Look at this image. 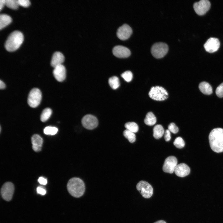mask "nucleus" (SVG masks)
<instances>
[{
	"mask_svg": "<svg viewBox=\"0 0 223 223\" xmlns=\"http://www.w3.org/2000/svg\"><path fill=\"white\" fill-rule=\"evenodd\" d=\"M1 126H0V132H1Z\"/></svg>",
	"mask_w": 223,
	"mask_h": 223,
	"instance_id": "40",
	"label": "nucleus"
},
{
	"mask_svg": "<svg viewBox=\"0 0 223 223\" xmlns=\"http://www.w3.org/2000/svg\"><path fill=\"white\" fill-rule=\"evenodd\" d=\"M132 33L131 27L125 24L119 27L117 29L116 34L118 37L121 40H125L129 38Z\"/></svg>",
	"mask_w": 223,
	"mask_h": 223,
	"instance_id": "13",
	"label": "nucleus"
},
{
	"mask_svg": "<svg viewBox=\"0 0 223 223\" xmlns=\"http://www.w3.org/2000/svg\"><path fill=\"white\" fill-rule=\"evenodd\" d=\"M11 17L7 15L2 14L0 15V29L5 27L11 22Z\"/></svg>",
	"mask_w": 223,
	"mask_h": 223,
	"instance_id": "20",
	"label": "nucleus"
},
{
	"mask_svg": "<svg viewBox=\"0 0 223 223\" xmlns=\"http://www.w3.org/2000/svg\"><path fill=\"white\" fill-rule=\"evenodd\" d=\"M53 74L57 81H63L66 77V71L65 67L62 64L57 66L54 68Z\"/></svg>",
	"mask_w": 223,
	"mask_h": 223,
	"instance_id": "15",
	"label": "nucleus"
},
{
	"mask_svg": "<svg viewBox=\"0 0 223 223\" xmlns=\"http://www.w3.org/2000/svg\"><path fill=\"white\" fill-rule=\"evenodd\" d=\"M177 158L173 156H170L167 158L164 162L163 170L164 172L169 173L174 172L175 168L177 165Z\"/></svg>",
	"mask_w": 223,
	"mask_h": 223,
	"instance_id": "11",
	"label": "nucleus"
},
{
	"mask_svg": "<svg viewBox=\"0 0 223 223\" xmlns=\"http://www.w3.org/2000/svg\"><path fill=\"white\" fill-rule=\"evenodd\" d=\"M5 84L1 80L0 81V88L1 89H3L6 87Z\"/></svg>",
	"mask_w": 223,
	"mask_h": 223,
	"instance_id": "38",
	"label": "nucleus"
},
{
	"mask_svg": "<svg viewBox=\"0 0 223 223\" xmlns=\"http://www.w3.org/2000/svg\"><path fill=\"white\" fill-rule=\"evenodd\" d=\"M19 5L24 7H27L29 6L30 4L29 0H17Z\"/></svg>",
	"mask_w": 223,
	"mask_h": 223,
	"instance_id": "33",
	"label": "nucleus"
},
{
	"mask_svg": "<svg viewBox=\"0 0 223 223\" xmlns=\"http://www.w3.org/2000/svg\"><path fill=\"white\" fill-rule=\"evenodd\" d=\"M149 95L152 99L158 101L164 100L168 97V94L166 90L163 87L158 86L152 87Z\"/></svg>",
	"mask_w": 223,
	"mask_h": 223,
	"instance_id": "4",
	"label": "nucleus"
},
{
	"mask_svg": "<svg viewBox=\"0 0 223 223\" xmlns=\"http://www.w3.org/2000/svg\"><path fill=\"white\" fill-rule=\"evenodd\" d=\"M4 5H5V0H0V11H1Z\"/></svg>",
	"mask_w": 223,
	"mask_h": 223,
	"instance_id": "37",
	"label": "nucleus"
},
{
	"mask_svg": "<svg viewBox=\"0 0 223 223\" xmlns=\"http://www.w3.org/2000/svg\"><path fill=\"white\" fill-rule=\"evenodd\" d=\"M137 190L142 196L146 198L151 197L153 194V189L151 185L143 181H140L136 185Z\"/></svg>",
	"mask_w": 223,
	"mask_h": 223,
	"instance_id": "7",
	"label": "nucleus"
},
{
	"mask_svg": "<svg viewBox=\"0 0 223 223\" xmlns=\"http://www.w3.org/2000/svg\"><path fill=\"white\" fill-rule=\"evenodd\" d=\"M67 188L70 194L76 198H79L84 194L85 185L83 181L77 177H73L68 181Z\"/></svg>",
	"mask_w": 223,
	"mask_h": 223,
	"instance_id": "2",
	"label": "nucleus"
},
{
	"mask_svg": "<svg viewBox=\"0 0 223 223\" xmlns=\"http://www.w3.org/2000/svg\"><path fill=\"white\" fill-rule=\"evenodd\" d=\"M164 133V129L160 125H157L153 129V136L156 139H159L162 137Z\"/></svg>",
	"mask_w": 223,
	"mask_h": 223,
	"instance_id": "21",
	"label": "nucleus"
},
{
	"mask_svg": "<svg viewBox=\"0 0 223 223\" xmlns=\"http://www.w3.org/2000/svg\"><path fill=\"white\" fill-rule=\"evenodd\" d=\"M52 113L51 109L47 108L43 111L40 116V120L42 122H44L47 120L50 117Z\"/></svg>",
	"mask_w": 223,
	"mask_h": 223,
	"instance_id": "24",
	"label": "nucleus"
},
{
	"mask_svg": "<svg viewBox=\"0 0 223 223\" xmlns=\"http://www.w3.org/2000/svg\"><path fill=\"white\" fill-rule=\"evenodd\" d=\"M32 148L35 151H40L42 149L43 142L42 138L38 134H34L31 138Z\"/></svg>",
	"mask_w": 223,
	"mask_h": 223,
	"instance_id": "17",
	"label": "nucleus"
},
{
	"mask_svg": "<svg viewBox=\"0 0 223 223\" xmlns=\"http://www.w3.org/2000/svg\"><path fill=\"white\" fill-rule=\"evenodd\" d=\"M164 138L165 140L167 142L169 141L171 139L170 132L168 129L166 130L165 131Z\"/></svg>",
	"mask_w": 223,
	"mask_h": 223,
	"instance_id": "35",
	"label": "nucleus"
},
{
	"mask_svg": "<svg viewBox=\"0 0 223 223\" xmlns=\"http://www.w3.org/2000/svg\"><path fill=\"white\" fill-rule=\"evenodd\" d=\"M64 60V56L61 53L58 51L55 52L52 55L50 63L51 65L54 68L58 65L62 64Z\"/></svg>",
	"mask_w": 223,
	"mask_h": 223,
	"instance_id": "18",
	"label": "nucleus"
},
{
	"mask_svg": "<svg viewBox=\"0 0 223 223\" xmlns=\"http://www.w3.org/2000/svg\"><path fill=\"white\" fill-rule=\"evenodd\" d=\"M211 149L216 153L223 152V129L216 128L212 129L209 135Z\"/></svg>",
	"mask_w": 223,
	"mask_h": 223,
	"instance_id": "1",
	"label": "nucleus"
},
{
	"mask_svg": "<svg viewBox=\"0 0 223 223\" xmlns=\"http://www.w3.org/2000/svg\"><path fill=\"white\" fill-rule=\"evenodd\" d=\"M38 181V182L42 185H46L47 183V179L43 177H39Z\"/></svg>",
	"mask_w": 223,
	"mask_h": 223,
	"instance_id": "36",
	"label": "nucleus"
},
{
	"mask_svg": "<svg viewBox=\"0 0 223 223\" xmlns=\"http://www.w3.org/2000/svg\"><path fill=\"white\" fill-rule=\"evenodd\" d=\"M23 40L24 36L21 32L14 31L9 35L6 41L5 49L8 51H14L19 47Z\"/></svg>",
	"mask_w": 223,
	"mask_h": 223,
	"instance_id": "3",
	"label": "nucleus"
},
{
	"mask_svg": "<svg viewBox=\"0 0 223 223\" xmlns=\"http://www.w3.org/2000/svg\"><path fill=\"white\" fill-rule=\"evenodd\" d=\"M199 88L201 92L206 95H210L212 93V88L208 82L203 81L199 85Z\"/></svg>",
	"mask_w": 223,
	"mask_h": 223,
	"instance_id": "19",
	"label": "nucleus"
},
{
	"mask_svg": "<svg viewBox=\"0 0 223 223\" xmlns=\"http://www.w3.org/2000/svg\"><path fill=\"white\" fill-rule=\"evenodd\" d=\"M81 123L87 129L92 130L96 128L98 124L97 119L94 116L88 114L85 116L81 120Z\"/></svg>",
	"mask_w": 223,
	"mask_h": 223,
	"instance_id": "9",
	"label": "nucleus"
},
{
	"mask_svg": "<svg viewBox=\"0 0 223 223\" xmlns=\"http://www.w3.org/2000/svg\"><path fill=\"white\" fill-rule=\"evenodd\" d=\"M216 93L219 98L223 97V82L220 84L216 88Z\"/></svg>",
	"mask_w": 223,
	"mask_h": 223,
	"instance_id": "32",
	"label": "nucleus"
},
{
	"mask_svg": "<svg viewBox=\"0 0 223 223\" xmlns=\"http://www.w3.org/2000/svg\"><path fill=\"white\" fill-rule=\"evenodd\" d=\"M173 144L177 148L181 149L184 146L185 142L181 137H179L175 139Z\"/></svg>",
	"mask_w": 223,
	"mask_h": 223,
	"instance_id": "29",
	"label": "nucleus"
},
{
	"mask_svg": "<svg viewBox=\"0 0 223 223\" xmlns=\"http://www.w3.org/2000/svg\"><path fill=\"white\" fill-rule=\"evenodd\" d=\"M144 121L146 125L149 126H152L156 123V119L153 113L149 112L146 115Z\"/></svg>",
	"mask_w": 223,
	"mask_h": 223,
	"instance_id": "22",
	"label": "nucleus"
},
{
	"mask_svg": "<svg viewBox=\"0 0 223 223\" xmlns=\"http://www.w3.org/2000/svg\"><path fill=\"white\" fill-rule=\"evenodd\" d=\"M108 83L110 87L113 89H117L120 85L119 78L116 76H113L109 78Z\"/></svg>",
	"mask_w": 223,
	"mask_h": 223,
	"instance_id": "23",
	"label": "nucleus"
},
{
	"mask_svg": "<svg viewBox=\"0 0 223 223\" xmlns=\"http://www.w3.org/2000/svg\"><path fill=\"white\" fill-rule=\"evenodd\" d=\"M42 98V94L38 88H34L30 91L28 98V103L33 108L37 107L40 104Z\"/></svg>",
	"mask_w": 223,
	"mask_h": 223,
	"instance_id": "6",
	"label": "nucleus"
},
{
	"mask_svg": "<svg viewBox=\"0 0 223 223\" xmlns=\"http://www.w3.org/2000/svg\"><path fill=\"white\" fill-rule=\"evenodd\" d=\"M14 190L13 184L11 182H7L2 186L1 189V195L4 199L9 201L11 199Z\"/></svg>",
	"mask_w": 223,
	"mask_h": 223,
	"instance_id": "10",
	"label": "nucleus"
},
{
	"mask_svg": "<svg viewBox=\"0 0 223 223\" xmlns=\"http://www.w3.org/2000/svg\"><path fill=\"white\" fill-rule=\"evenodd\" d=\"M5 5L13 9H17L19 6L17 0H5Z\"/></svg>",
	"mask_w": 223,
	"mask_h": 223,
	"instance_id": "27",
	"label": "nucleus"
},
{
	"mask_svg": "<svg viewBox=\"0 0 223 223\" xmlns=\"http://www.w3.org/2000/svg\"><path fill=\"white\" fill-rule=\"evenodd\" d=\"M37 191L38 194L42 195H44L46 193V190L43 187L38 186L37 188Z\"/></svg>",
	"mask_w": 223,
	"mask_h": 223,
	"instance_id": "34",
	"label": "nucleus"
},
{
	"mask_svg": "<svg viewBox=\"0 0 223 223\" xmlns=\"http://www.w3.org/2000/svg\"><path fill=\"white\" fill-rule=\"evenodd\" d=\"M168 48L167 44L162 42L155 43L152 46L151 52L152 55L157 59L164 57L167 53Z\"/></svg>",
	"mask_w": 223,
	"mask_h": 223,
	"instance_id": "5",
	"label": "nucleus"
},
{
	"mask_svg": "<svg viewBox=\"0 0 223 223\" xmlns=\"http://www.w3.org/2000/svg\"><path fill=\"white\" fill-rule=\"evenodd\" d=\"M112 53L116 57L119 58H125L131 54L130 50L127 47L121 45L114 46L112 49Z\"/></svg>",
	"mask_w": 223,
	"mask_h": 223,
	"instance_id": "14",
	"label": "nucleus"
},
{
	"mask_svg": "<svg viewBox=\"0 0 223 223\" xmlns=\"http://www.w3.org/2000/svg\"><path fill=\"white\" fill-rule=\"evenodd\" d=\"M154 223H166V222L163 220L158 221Z\"/></svg>",
	"mask_w": 223,
	"mask_h": 223,
	"instance_id": "39",
	"label": "nucleus"
},
{
	"mask_svg": "<svg viewBox=\"0 0 223 223\" xmlns=\"http://www.w3.org/2000/svg\"><path fill=\"white\" fill-rule=\"evenodd\" d=\"M126 129L134 133L137 132L138 130V125L134 122H128L125 125Z\"/></svg>",
	"mask_w": 223,
	"mask_h": 223,
	"instance_id": "26",
	"label": "nucleus"
},
{
	"mask_svg": "<svg viewBox=\"0 0 223 223\" xmlns=\"http://www.w3.org/2000/svg\"><path fill=\"white\" fill-rule=\"evenodd\" d=\"M203 46L206 51L212 53L218 50L220 46V42L217 38L211 37L207 40Z\"/></svg>",
	"mask_w": 223,
	"mask_h": 223,
	"instance_id": "12",
	"label": "nucleus"
},
{
	"mask_svg": "<svg viewBox=\"0 0 223 223\" xmlns=\"http://www.w3.org/2000/svg\"><path fill=\"white\" fill-rule=\"evenodd\" d=\"M121 76L126 81L129 82L132 80L133 75L131 71H127L122 73Z\"/></svg>",
	"mask_w": 223,
	"mask_h": 223,
	"instance_id": "30",
	"label": "nucleus"
},
{
	"mask_svg": "<svg viewBox=\"0 0 223 223\" xmlns=\"http://www.w3.org/2000/svg\"><path fill=\"white\" fill-rule=\"evenodd\" d=\"M210 6V3L208 0H201L195 3L193 5L195 11L200 15H204L209 10Z\"/></svg>",
	"mask_w": 223,
	"mask_h": 223,
	"instance_id": "8",
	"label": "nucleus"
},
{
	"mask_svg": "<svg viewBox=\"0 0 223 223\" xmlns=\"http://www.w3.org/2000/svg\"><path fill=\"white\" fill-rule=\"evenodd\" d=\"M58 131L57 128L52 126H47L44 129V133L46 135H54L56 134Z\"/></svg>",
	"mask_w": 223,
	"mask_h": 223,
	"instance_id": "28",
	"label": "nucleus"
},
{
	"mask_svg": "<svg viewBox=\"0 0 223 223\" xmlns=\"http://www.w3.org/2000/svg\"><path fill=\"white\" fill-rule=\"evenodd\" d=\"M124 136L131 143L134 142L136 140V135L134 133L127 129L123 132Z\"/></svg>",
	"mask_w": 223,
	"mask_h": 223,
	"instance_id": "25",
	"label": "nucleus"
},
{
	"mask_svg": "<svg viewBox=\"0 0 223 223\" xmlns=\"http://www.w3.org/2000/svg\"><path fill=\"white\" fill-rule=\"evenodd\" d=\"M168 129L170 132L174 134L177 133L179 131L178 127L173 123H171L168 125Z\"/></svg>",
	"mask_w": 223,
	"mask_h": 223,
	"instance_id": "31",
	"label": "nucleus"
},
{
	"mask_svg": "<svg viewBox=\"0 0 223 223\" xmlns=\"http://www.w3.org/2000/svg\"><path fill=\"white\" fill-rule=\"evenodd\" d=\"M174 172L177 176L180 177H184L189 174L190 169L185 164L180 163L176 166Z\"/></svg>",
	"mask_w": 223,
	"mask_h": 223,
	"instance_id": "16",
	"label": "nucleus"
}]
</instances>
